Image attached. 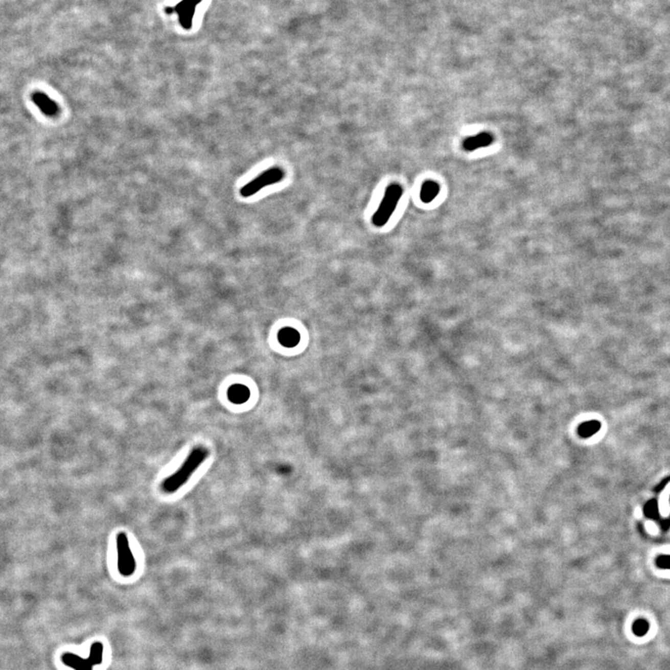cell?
<instances>
[{
	"label": "cell",
	"instance_id": "6da1fadb",
	"mask_svg": "<svg viewBox=\"0 0 670 670\" xmlns=\"http://www.w3.org/2000/svg\"><path fill=\"white\" fill-rule=\"evenodd\" d=\"M209 451L204 446H197L188 454L182 466L175 472L165 478L161 483L162 492L172 494L187 483L191 476L208 458Z\"/></svg>",
	"mask_w": 670,
	"mask_h": 670
},
{
	"label": "cell",
	"instance_id": "8fae6325",
	"mask_svg": "<svg viewBox=\"0 0 670 670\" xmlns=\"http://www.w3.org/2000/svg\"><path fill=\"white\" fill-rule=\"evenodd\" d=\"M600 427H602V425L598 421H594L593 420V421L585 422V423H583L581 426H579L578 434H579V436H582L584 438H587V437H590V436H592L593 435H595L596 433H597L598 430L600 429Z\"/></svg>",
	"mask_w": 670,
	"mask_h": 670
},
{
	"label": "cell",
	"instance_id": "7c38bea8",
	"mask_svg": "<svg viewBox=\"0 0 670 670\" xmlns=\"http://www.w3.org/2000/svg\"><path fill=\"white\" fill-rule=\"evenodd\" d=\"M35 101H36L37 105H38L43 110L44 113L49 114H55V112L57 110V106L55 105V104L52 101L49 99L46 95L41 94H36L35 95Z\"/></svg>",
	"mask_w": 670,
	"mask_h": 670
},
{
	"label": "cell",
	"instance_id": "52a82bcc",
	"mask_svg": "<svg viewBox=\"0 0 670 670\" xmlns=\"http://www.w3.org/2000/svg\"><path fill=\"white\" fill-rule=\"evenodd\" d=\"M494 137L490 132H480L477 135L468 137L463 143V148L468 152L478 150L493 145Z\"/></svg>",
	"mask_w": 670,
	"mask_h": 670
},
{
	"label": "cell",
	"instance_id": "3957f363",
	"mask_svg": "<svg viewBox=\"0 0 670 670\" xmlns=\"http://www.w3.org/2000/svg\"><path fill=\"white\" fill-rule=\"evenodd\" d=\"M115 543L119 572L123 577L132 576L137 570V562L130 548L128 535L123 532L118 534Z\"/></svg>",
	"mask_w": 670,
	"mask_h": 670
},
{
	"label": "cell",
	"instance_id": "7a4b0ae2",
	"mask_svg": "<svg viewBox=\"0 0 670 670\" xmlns=\"http://www.w3.org/2000/svg\"><path fill=\"white\" fill-rule=\"evenodd\" d=\"M402 193L403 189L398 183H392L385 189V196L372 220L375 226L382 227L389 221L399 204Z\"/></svg>",
	"mask_w": 670,
	"mask_h": 670
},
{
	"label": "cell",
	"instance_id": "30bf717a",
	"mask_svg": "<svg viewBox=\"0 0 670 670\" xmlns=\"http://www.w3.org/2000/svg\"><path fill=\"white\" fill-rule=\"evenodd\" d=\"M441 191V187L438 183L434 181H426L424 182L420 192V198L423 202L429 203L433 201L438 193Z\"/></svg>",
	"mask_w": 670,
	"mask_h": 670
},
{
	"label": "cell",
	"instance_id": "8992f818",
	"mask_svg": "<svg viewBox=\"0 0 670 670\" xmlns=\"http://www.w3.org/2000/svg\"><path fill=\"white\" fill-rule=\"evenodd\" d=\"M200 2H202V0H182L174 7H167L165 11L168 14L176 12L181 26L184 29L189 30L193 26L196 8Z\"/></svg>",
	"mask_w": 670,
	"mask_h": 670
},
{
	"label": "cell",
	"instance_id": "4fadbf2b",
	"mask_svg": "<svg viewBox=\"0 0 670 670\" xmlns=\"http://www.w3.org/2000/svg\"><path fill=\"white\" fill-rule=\"evenodd\" d=\"M650 629V623L648 621L645 619H638L634 622L632 625V630L633 633L638 636V637H643L646 634L648 633Z\"/></svg>",
	"mask_w": 670,
	"mask_h": 670
},
{
	"label": "cell",
	"instance_id": "5bb4252c",
	"mask_svg": "<svg viewBox=\"0 0 670 670\" xmlns=\"http://www.w3.org/2000/svg\"><path fill=\"white\" fill-rule=\"evenodd\" d=\"M656 565L661 568V569H665V570H670V556L669 555H664L660 556L656 560Z\"/></svg>",
	"mask_w": 670,
	"mask_h": 670
},
{
	"label": "cell",
	"instance_id": "277c9868",
	"mask_svg": "<svg viewBox=\"0 0 670 670\" xmlns=\"http://www.w3.org/2000/svg\"><path fill=\"white\" fill-rule=\"evenodd\" d=\"M104 657V645L102 642H94L90 647L89 656L82 658L72 653H65L62 656V663L75 670H93L95 665H101Z\"/></svg>",
	"mask_w": 670,
	"mask_h": 670
},
{
	"label": "cell",
	"instance_id": "9c48e42d",
	"mask_svg": "<svg viewBox=\"0 0 670 670\" xmlns=\"http://www.w3.org/2000/svg\"><path fill=\"white\" fill-rule=\"evenodd\" d=\"M228 399L235 404H242L249 399V390L243 385H232L228 390Z\"/></svg>",
	"mask_w": 670,
	"mask_h": 670
},
{
	"label": "cell",
	"instance_id": "5b68a950",
	"mask_svg": "<svg viewBox=\"0 0 670 670\" xmlns=\"http://www.w3.org/2000/svg\"><path fill=\"white\" fill-rule=\"evenodd\" d=\"M284 176H285V172L279 167H273L268 170H265V172L255 177L253 180L246 183L244 187L240 189V195L243 198L252 197L265 187L281 182Z\"/></svg>",
	"mask_w": 670,
	"mask_h": 670
},
{
	"label": "cell",
	"instance_id": "9a60e30c",
	"mask_svg": "<svg viewBox=\"0 0 670 670\" xmlns=\"http://www.w3.org/2000/svg\"><path fill=\"white\" fill-rule=\"evenodd\" d=\"M657 509H657V503L655 502V500H652V501H650L648 504H646L645 512H646L647 516L652 517V518H655V515L657 514Z\"/></svg>",
	"mask_w": 670,
	"mask_h": 670
},
{
	"label": "cell",
	"instance_id": "ba28073f",
	"mask_svg": "<svg viewBox=\"0 0 670 670\" xmlns=\"http://www.w3.org/2000/svg\"><path fill=\"white\" fill-rule=\"evenodd\" d=\"M300 333L293 328L286 327L279 333V341L285 348L296 346L300 342Z\"/></svg>",
	"mask_w": 670,
	"mask_h": 670
}]
</instances>
